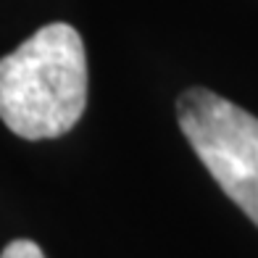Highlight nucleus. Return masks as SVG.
<instances>
[{"mask_svg":"<svg viewBox=\"0 0 258 258\" xmlns=\"http://www.w3.org/2000/svg\"><path fill=\"white\" fill-rule=\"evenodd\" d=\"M0 258H45V253H42L40 245L32 242V240H14L3 248Z\"/></svg>","mask_w":258,"mask_h":258,"instance_id":"7ed1b4c3","label":"nucleus"},{"mask_svg":"<svg viewBox=\"0 0 258 258\" xmlns=\"http://www.w3.org/2000/svg\"><path fill=\"white\" fill-rule=\"evenodd\" d=\"M177 121L227 198L258 227V119L206 87L184 90Z\"/></svg>","mask_w":258,"mask_h":258,"instance_id":"f03ea898","label":"nucleus"},{"mask_svg":"<svg viewBox=\"0 0 258 258\" xmlns=\"http://www.w3.org/2000/svg\"><path fill=\"white\" fill-rule=\"evenodd\" d=\"M87 105L85 42L72 24L53 21L0 58V119L24 140L61 137Z\"/></svg>","mask_w":258,"mask_h":258,"instance_id":"f257e3e1","label":"nucleus"}]
</instances>
